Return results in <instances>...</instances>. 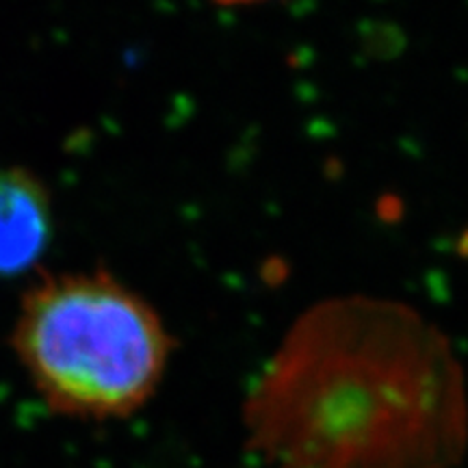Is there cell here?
<instances>
[{
    "mask_svg": "<svg viewBox=\"0 0 468 468\" xmlns=\"http://www.w3.org/2000/svg\"><path fill=\"white\" fill-rule=\"evenodd\" d=\"M243 425L271 468H458L464 376L419 310L332 297L286 332L250 388Z\"/></svg>",
    "mask_w": 468,
    "mask_h": 468,
    "instance_id": "cell-1",
    "label": "cell"
},
{
    "mask_svg": "<svg viewBox=\"0 0 468 468\" xmlns=\"http://www.w3.org/2000/svg\"><path fill=\"white\" fill-rule=\"evenodd\" d=\"M16 351L55 412L117 419L154 393L172 338L154 308L109 273H61L22 300Z\"/></svg>",
    "mask_w": 468,
    "mask_h": 468,
    "instance_id": "cell-2",
    "label": "cell"
},
{
    "mask_svg": "<svg viewBox=\"0 0 468 468\" xmlns=\"http://www.w3.org/2000/svg\"><path fill=\"white\" fill-rule=\"evenodd\" d=\"M52 237L46 186L20 167H0V278L27 271Z\"/></svg>",
    "mask_w": 468,
    "mask_h": 468,
    "instance_id": "cell-3",
    "label": "cell"
},
{
    "mask_svg": "<svg viewBox=\"0 0 468 468\" xmlns=\"http://www.w3.org/2000/svg\"><path fill=\"white\" fill-rule=\"evenodd\" d=\"M221 5H243V3H254V0H218Z\"/></svg>",
    "mask_w": 468,
    "mask_h": 468,
    "instance_id": "cell-4",
    "label": "cell"
}]
</instances>
